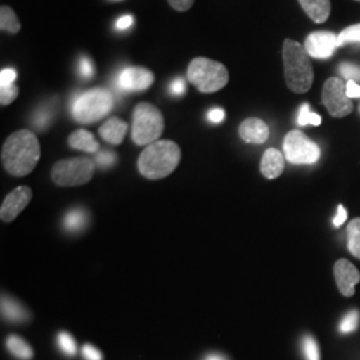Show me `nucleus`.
<instances>
[{
    "instance_id": "obj_1",
    "label": "nucleus",
    "mask_w": 360,
    "mask_h": 360,
    "mask_svg": "<svg viewBox=\"0 0 360 360\" xmlns=\"http://www.w3.org/2000/svg\"><path fill=\"white\" fill-rule=\"evenodd\" d=\"M40 154L37 135L30 129H19L11 134L3 144L1 163L13 176H26L37 167Z\"/></svg>"
},
{
    "instance_id": "obj_2",
    "label": "nucleus",
    "mask_w": 360,
    "mask_h": 360,
    "mask_svg": "<svg viewBox=\"0 0 360 360\" xmlns=\"http://www.w3.org/2000/svg\"><path fill=\"white\" fill-rule=\"evenodd\" d=\"M181 151L172 141H156L143 150L138 159V169L144 178L163 179L179 166Z\"/></svg>"
},
{
    "instance_id": "obj_3",
    "label": "nucleus",
    "mask_w": 360,
    "mask_h": 360,
    "mask_svg": "<svg viewBox=\"0 0 360 360\" xmlns=\"http://www.w3.org/2000/svg\"><path fill=\"white\" fill-rule=\"evenodd\" d=\"M282 55L287 87L295 94H304L309 91L315 75L304 46L292 39H285Z\"/></svg>"
},
{
    "instance_id": "obj_4",
    "label": "nucleus",
    "mask_w": 360,
    "mask_h": 360,
    "mask_svg": "<svg viewBox=\"0 0 360 360\" xmlns=\"http://www.w3.org/2000/svg\"><path fill=\"white\" fill-rule=\"evenodd\" d=\"M187 79L199 92L212 94L227 86L230 74L223 63L199 56L190 62L187 68Z\"/></svg>"
},
{
    "instance_id": "obj_5",
    "label": "nucleus",
    "mask_w": 360,
    "mask_h": 360,
    "mask_svg": "<svg viewBox=\"0 0 360 360\" xmlns=\"http://www.w3.org/2000/svg\"><path fill=\"white\" fill-rule=\"evenodd\" d=\"M114 108V95L107 89H92L77 95L71 104V115L82 124L95 123Z\"/></svg>"
},
{
    "instance_id": "obj_6",
    "label": "nucleus",
    "mask_w": 360,
    "mask_h": 360,
    "mask_svg": "<svg viewBox=\"0 0 360 360\" xmlns=\"http://www.w3.org/2000/svg\"><path fill=\"white\" fill-rule=\"evenodd\" d=\"M165 129V117L154 104L139 103L132 112V141L138 146H150L159 141Z\"/></svg>"
},
{
    "instance_id": "obj_7",
    "label": "nucleus",
    "mask_w": 360,
    "mask_h": 360,
    "mask_svg": "<svg viewBox=\"0 0 360 360\" xmlns=\"http://www.w3.org/2000/svg\"><path fill=\"white\" fill-rule=\"evenodd\" d=\"M95 172V162L89 158H71L55 163L52 167L53 183L62 187H75L89 183Z\"/></svg>"
},
{
    "instance_id": "obj_8",
    "label": "nucleus",
    "mask_w": 360,
    "mask_h": 360,
    "mask_svg": "<svg viewBox=\"0 0 360 360\" xmlns=\"http://www.w3.org/2000/svg\"><path fill=\"white\" fill-rule=\"evenodd\" d=\"M284 158L292 165H314L321 158V148L309 136L299 131H290L283 141Z\"/></svg>"
},
{
    "instance_id": "obj_9",
    "label": "nucleus",
    "mask_w": 360,
    "mask_h": 360,
    "mask_svg": "<svg viewBox=\"0 0 360 360\" xmlns=\"http://www.w3.org/2000/svg\"><path fill=\"white\" fill-rule=\"evenodd\" d=\"M323 105L330 115L345 117L354 111V104L346 94V83L340 77H330L326 80L322 91Z\"/></svg>"
},
{
    "instance_id": "obj_10",
    "label": "nucleus",
    "mask_w": 360,
    "mask_h": 360,
    "mask_svg": "<svg viewBox=\"0 0 360 360\" xmlns=\"http://www.w3.org/2000/svg\"><path fill=\"white\" fill-rule=\"evenodd\" d=\"M155 82V75L146 67L129 65L119 75V87L126 92H141L148 90Z\"/></svg>"
},
{
    "instance_id": "obj_11",
    "label": "nucleus",
    "mask_w": 360,
    "mask_h": 360,
    "mask_svg": "<svg viewBox=\"0 0 360 360\" xmlns=\"http://www.w3.org/2000/svg\"><path fill=\"white\" fill-rule=\"evenodd\" d=\"M338 35L331 31L311 32L304 40V49L311 58L327 59L338 49Z\"/></svg>"
},
{
    "instance_id": "obj_12",
    "label": "nucleus",
    "mask_w": 360,
    "mask_h": 360,
    "mask_svg": "<svg viewBox=\"0 0 360 360\" xmlns=\"http://www.w3.org/2000/svg\"><path fill=\"white\" fill-rule=\"evenodd\" d=\"M335 282L340 294L351 297L355 294V285L360 282V272L347 259H339L334 266Z\"/></svg>"
},
{
    "instance_id": "obj_13",
    "label": "nucleus",
    "mask_w": 360,
    "mask_h": 360,
    "mask_svg": "<svg viewBox=\"0 0 360 360\" xmlns=\"http://www.w3.org/2000/svg\"><path fill=\"white\" fill-rule=\"evenodd\" d=\"M32 198V191L27 186H20L15 188L13 193H8L6 199L3 200V205L0 208V218L3 221L8 223L13 221L30 203Z\"/></svg>"
},
{
    "instance_id": "obj_14",
    "label": "nucleus",
    "mask_w": 360,
    "mask_h": 360,
    "mask_svg": "<svg viewBox=\"0 0 360 360\" xmlns=\"http://www.w3.org/2000/svg\"><path fill=\"white\" fill-rule=\"evenodd\" d=\"M239 135L245 143L263 144L270 136V129L259 117H247L239 126Z\"/></svg>"
},
{
    "instance_id": "obj_15",
    "label": "nucleus",
    "mask_w": 360,
    "mask_h": 360,
    "mask_svg": "<svg viewBox=\"0 0 360 360\" xmlns=\"http://www.w3.org/2000/svg\"><path fill=\"white\" fill-rule=\"evenodd\" d=\"M284 156L276 148H269L262 156L260 172L267 179H276L284 171Z\"/></svg>"
},
{
    "instance_id": "obj_16",
    "label": "nucleus",
    "mask_w": 360,
    "mask_h": 360,
    "mask_svg": "<svg viewBox=\"0 0 360 360\" xmlns=\"http://www.w3.org/2000/svg\"><path fill=\"white\" fill-rule=\"evenodd\" d=\"M127 131H129V124L126 122H123L122 119L112 116L101 126L99 135L105 142L114 144V146H119L124 141Z\"/></svg>"
},
{
    "instance_id": "obj_17",
    "label": "nucleus",
    "mask_w": 360,
    "mask_h": 360,
    "mask_svg": "<svg viewBox=\"0 0 360 360\" xmlns=\"http://www.w3.org/2000/svg\"><path fill=\"white\" fill-rule=\"evenodd\" d=\"M309 19L318 25L324 23L331 13L330 0H297Z\"/></svg>"
},
{
    "instance_id": "obj_18",
    "label": "nucleus",
    "mask_w": 360,
    "mask_h": 360,
    "mask_svg": "<svg viewBox=\"0 0 360 360\" xmlns=\"http://www.w3.org/2000/svg\"><path fill=\"white\" fill-rule=\"evenodd\" d=\"M68 146L74 150L90 153V154L98 153L101 148L99 143L96 142V139L94 138V135L91 134L90 131L82 129L74 131L68 136Z\"/></svg>"
},
{
    "instance_id": "obj_19",
    "label": "nucleus",
    "mask_w": 360,
    "mask_h": 360,
    "mask_svg": "<svg viewBox=\"0 0 360 360\" xmlns=\"http://www.w3.org/2000/svg\"><path fill=\"white\" fill-rule=\"evenodd\" d=\"M1 315L10 322L20 323L28 319L26 309L8 296L1 297Z\"/></svg>"
},
{
    "instance_id": "obj_20",
    "label": "nucleus",
    "mask_w": 360,
    "mask_h": 360,
    "mask_svg": "<svg viewBox=\"0 0 360 360\" xmlns=\"http://www.w3.org/2000/svg\"><path fill=\"white\" fill-rule=\"evenodd\" d=\"M89 223V214L83 208H72L67 212L63 226L68 232H80Z\"/></svg>"
},
{
    "instance_id": "obj_21",
    "label": "nucleus",
    "mask_w": 360,
    "mask_h": 360,
    "mask_svg": "<svg viewBox=\"0 0 360 360\" xmlns=\"http://www.w3.org/2000/svg\"><path fill=\"white\" fill-rule=\"evenodd\" d=\"M22 28V25L16 16V13L13 11L10 6H1L0 8V30L3 32H8V34H18Z\"/></svg>"
},
{
    "instance_id": "obj_22",
    "label": "nucleus",
    "mask_w": 360,
    "mask_h": 360,
    "mask_svg": "<svg viewBox=\"0 0 360 360\" xmlns=\"http://www.w3.org/2000/svg\"><path fill=\"white\" fill-rule=\"evenodd\" d=\"M7 348L8 351L13 354V356L20 358V359H31L34 356V351L31 346L27 343L25 339H22L20 336L11 335L7 339Z\"/></svg>"
},
{
    "instance_id": "obj_23",
    "label": "nucleus",
    "mask_w": 360,
    "mask_h": 360,
    "mask_svg": "<svg viewBox=\"0 0 360 360\" xmlns=\"http://www.w3.org/2000/svg\"><path fill=\"white\" fill-rule=\"evenodd\" d=\"M347 248L354 257L360 259V218L352 219L348 223Z\"/></svg>"
},
{
    "instance_id": "obj_24",
    "label": "nucleus",
    "mask_w": 360,
    "mask_h": 360,
    "mask_svg": "<svg viewBox=\"0 0 360 360\" xmlns=\"http://www.w3.org/2000/svg\"><path fill=\"white\" fill-rule=\"evenodd\" d=\"M297 124L302 127L306 126H321L322 124V116L315 114L309 110V104H302L299 114H297Z\"/></svg>"
},
{
    "instance_id": "obj_25",
    "label": "nucleus",
    "mask_w": 360,
    "mask_h": 360,
    "mask_svg": "<svg viewBox=\"0 0 360 360\" xmlns=\"http://www.w3.org/2000/svg\"><path fill=\"white\" fill-rule=\"evenodd\" d=\"M52 117H53V111H52L51 105L40 107L32 116V124L39 131H44L50 126Z\"/></svg>"
},
{
    "instance_id": "obj_26",
    "label": "nucleus",
    "mask_w": 360,
    "mask_h": 360,
    "mask_svg": "<svg viewBox=\"0 0 360 360\" xmlns=\"http://www.w3.org/2000/svg\"><path fill=\"white\" fill-rule=\"evenodd\" d=\"M348 43H360V23L345 28L338 35V46H346Z\"/></svg>"
},
{
    "instance_id": "obj_27",
    "label": "nucleus",
    "mask_w": 360,
    "mask_h": 360,
    "mask_svg": "<svg viewBox=\"0 0 360 360\" xmlns=\"http://www.w3.org/2000/svg\"><path fill=\"white\" fill-rule=\"evenodd\" d=\"M360 314L359 311L354 309L351 312H348L347 315L343 318V321L340 322L339 326V331L342 334H349L358 330L359 327Z\"/></svg>"
},
{
    "instance_id": "obj_28",
    "label": "nucleus",
    "mask_w": 360,
    "mask_h": 360,
    "mask_svg": "<svg viewBox=\"0 0 360 360\" xmlns=\"http://www.w3.org/2000/svg\"><path fill=\"white\" fill-rule=\"evenodd\" d=\"M303 352L307 360H321V352L318 342L312 336H304L303 339Z\"/></svg>"
},
{
    "instance_id": "obj_29",
    "label": "nucleus",
    "mask_w": 360,
    "mask_h": 360,
    "mask_svg": "<svg viewBox=\"0 0 360 360\" xmlns=\"http://www.w3.org/2000/svg\"><path fill=\"white\" fill-rule=\"evenodd\" d=\"M58 345H59V348L68 356H74L77 354V343H75L74 338L68 333H60L58 335Z\"/></svg>"
},
{
    "instance_id": "obj_30",
    "label": "nucleus",
    "mask_w": 360,
    "mask_h": 360,
    "mask_svg": "<svg viewBox=\"0 0 360 360\" xmlns=\"http://www.w3.org/2000/svg\"><path fill=\"white\" fill-rule=\"evenodd\" d=\"M19 95V89L18 86L8 84V86H0V104L1 105H8L13 103V101H16Z\"/></svg>"
},
{
    "instance_id": "obj_31",
    "label": "nucleus",
    "mask_w": 360,
    "mask_h": 360,
    "mask_svg": "<svg viewBox=\"0 0 360 360\" xmlns=\"http://www.w3.org/2000/svg\"><path fill=\"white\" fill-rule=\"evenodd\" d=\"M95 165L101 168H110L115 165L116 154L112 151L108 150H103V151H98L95 155Z\"/></svg>"
},
{
    "instance_id": "obj_32",
    "label": "nucleus",
    "mask_w": 360,
    "mask_h": 360,
    "mask_svg": "<svg viewBox=\"0 0 360 360\" xmlns=\"http://www.w3.org/2000/svg\"><path fill=\"white\" fill-rule=\"evenodd\" d=\"M339 72L345 79L360 83V65H352V63H342L339 65Z\"/></svg>"
},
{
    "instance_id": "obj_33",
    "label": "nucleus",
    "mask_w": 360,
    "mask_h": 360,
    "mask_svg": "<svg viewBox=\"0 0 360 360\" xmlns=\"http://www.w3.org/2000/svg\"><path fill=\"white\" fill-rule=\"evenodd\" d=\"M79 72H80V77L84 79H91L94 77V65H92V60H90L87 56H83L80 59Z\"/></svg>"
},
{
    "instance_id": "obj_34",
    "label": "nucleus",
    "mask_w": 360,
    "mask_h": 360,
    "mask_svg": "<svg viewBox=\"0 0 360 360\" xmlns=\"http://www.w3.org/2000/svg\"><path fill=\"white\" fill-rule=\"evenodd\" d=\"M82 354L86 360H103L102 352L92 345H84L82 348Z\"/></svg>"
},
{
    "instance_id": "obj_35",
    "label": "nucleus",
    "mask_w": 360,
    "mask_h": 360,
    "mask_svg": "<svg viewBox=\"0 0 360 360\" xmlns=\"http://www.w3.org/2000/svg\"><path fill=\"white\" fill-rule=\"evenodd\" d=\"M18 77V72L13 68H3L0 72V86L13 84Z\"/></svg>"
},
{
    "instance_id": "obj_36",
    "label": "nucleus",
    "mask_w": 360,
    "mask_h": 360,
    "mask_svg": "<svg viewBox=\"0 0 360 360\" xmlns=\"http://www.w3.org/2000/svg\"><path fill=\"white\" fill-rule=\"evenodd\" d=\"M168 4L178 13L188 11L195 3V0H167Z\"/></svg>"
},
{
    "instance_id": "obj_37",
    "label": "nucleus",
    "mask_w": 360,
    "mask_h": 360,
    "mask_svg": "<svg viewBox=\"0 0 360 360\" xmlns=\"http://www.w3.org/2000/svg\"><path fill=\"white\" fill-rule=\"evenodd\" d=\"M169 91H171V94L172 95H176V96H181V95H184L186 94V91H187V87H186V83H184V80L183 79H175L172 83H171V86H169Z\"/></svg>"
},
{
    "instance_id": "obj_38",
    "label": "nucleus",
    "mask_w": 360,
    "mask_h": 360,
    "mask_svg": "<svg viewBox=\"0 0 360 360\" xmlns=\"http://www.w3.org/2000/svg\"><path fill=\"white\" fill-rule=\"evenodd\" d=\"M346 94L349 99H360V86L354 80H347Z\"/></svg>"
},
{
    "instance_id": "obj_39",
    "label": "nucleus",
    "mask_w": 360,
    "mask_h": 360,
    "mask_svg": "<svg viewBox=\"0 0 360 360\" xmlns=\"http://www.w3.org/2000/svg\"><path fill=\"white\" fill-rule=\"evenodd\" d=\"M224 116H226V112H224L223 108H212V110H210L208 114H207L208 120H210L211 123H215V124L221 123V122L224 120Z\"/></svg>"
},
{
    "instance_id": "obj_40",
    "label": "nucleus",
    "mask_w": 360,
    "mask_h": 360,
    "mask_svg": "<svg viewBox=\"0 0 360 360\" xmlns=\"http://www.w3.org/2000/svg\"><path fill=\"white\" fill-rule=\"evenodd\" d=\"M347 220V211H346V208L342 206V205H339L338 206V212H336V217L334 218V226L336 229H339L345 221Z\"/></svg>"
},
{
    "instance_id": "obj_41",
    "label": "nucleus",
    "mask_w": 360,
    "mask_h": 360,
    "mask_svg": "<svg viewBox=\"0 0 360 360\" xmlns=\"http://www.w3.org/2000/svg\"><path fill=\"white\" fill-rule=\"evenodd\" d=\"M134 23V18L131 15H126V16H122L117 22H116V28L123 31V30H127L129 27L132 26Z\"/></svg>"
},
{
    "instance_id": "obj_42",
    "label": "nucleus",
    "mask_w": 360,
    "mask_h": 360,
    "mask_svg": "<svg viewBox=\"0 0 360 360\" xmlns=\"http://www.w3.org/2000/svg\"><path fill=\"white\" fill-rule=\"evenodd\" d=\"M205 360H227V358L223 356L221 354H210V355H207Z\"/></svg>"
},
{
    "instance_id": "obj_43",
    "label": "nucleus",
    "mask_w": 360,
    "mask_h": 360,
    "mask_svg": "<svg viewBox=\"0 0 360 360\" xmlns=\"http://www.w3.org/2000/svg\"><path fill=\"white\" fill-rule=\"evenodd\" d=\"M359 112H360V104H359Z\"/></svg>"
},
{
    "instance_id": "obj_44",
    "label": "nucleus",
    "mask_w": 360,
    "mask_h": 360,
    "mask_svg": "<svg viewBox=\"0 0 360 360\" xmlns=\"http://www.w3.org/2000/svg\"><path fill=\"white\" fill-rule=\"evenodd\" d=\"M356 1H360V0H356Z\"/></svg>"
}]
</instances>
